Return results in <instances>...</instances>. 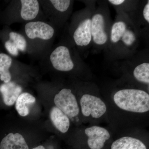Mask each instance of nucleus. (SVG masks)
<instances>
[{
	"instance_id": "nucleus-5",
	"label": "nucleus",
	"mask_w": 149,
	"mask_h": 149,
	"mask_svg": "<svg viewBox=\"0 0 149 149\" xmlns=\"http://www.w3.org/2000/svg\"><path fill=\"white\" fill-rule=\"evenodd\" d=\"M85 8L72 15L70 24L69 36L80 55H87L92 48L91 18L97 1H82Z\"/></svg>"
},
{
	"instance_id": "nucleus-13",
	"label": "nucleus",
	"mask_w": 149,
	"mask_h": 149,
	"mask_svg": "<svg viewBox=\"0 0 149 149\" xmlns=\"http://www.w3.org/2000/svg\"><path fill=\"white\" fill-rule=\"evenodd\" d=\"M50 5L52 17L57 27L63 26L72 13L74 1L70 0H51L48 1Z\"/></svg>"
},
{
	"instance_id": "nucleus-14",
	"label": "nucleus",
	"mask_w": 149,
	"mask_h": 149,
	"mask_svg": "<svg viewBox=\"0 0 149 149\" xmlns=\"http://www.w3.org/2000/svg\"><path fill=\"white\" fill-rule=\"evenodd\" d=\"M50 117L55 128L60 133H67L70 126L71 120L61 110L56 106L53 107L50 112Z\"/></svg>"
},
{
	"instance_id": "nucleus-1",
	"label": "nucleus",
	"mask_w": 149,
	"mask_h": 149,
	"mask_svg": "<svg viewBox=\"0 0 149 149\" xmlns=\"http://www.w3.org/2000/svg\"><path fill=\"white\" fill-rule=\"evenodd\" d=\"M102 96L107 107L106 121L113 133L144 129L148 125L149 91L146 89L121 77Z\"/></svg>"
},
{
	"instance_id": "nucleus-2",
	"label": "nucleus",
	"mask_w": 149,
	"mask_h": 149,
	"mask_svg": "<svg viewBox=\"0 0 149 149\" xmlns=\"http://www.w3.org/2000/svg\"><path fill=\"white\" fill-rule=\"evenodd\" d=\"M109 40L105 51L106 58L111 61L128 59L137 52L141 38L133 22L126 14L116 12Z\"/></svg>"
},
{
	"instance_id": "nucleus-9",
	"label": "nucleus",
	"mask_w": 149,
	"mask_h": 149,
	"mask_svg": "<svg viewBox=\"0 0 149 149\" xmlns=\"http://www.w3.org/2000/svg\"><path fill=\"white\" fill-rule=\"evenodd\" d=\"M105 149H149L148 135L145 129H130L114 133Z\"/></svg>"
},
{
	"instance_id": "nucleus-21",
	"label": "nucleus",
	"mask_w": 149,
	"mask_h": 149,
	"mask_svg": "<svg viewBox=\"0 0 149 149\" xmlns=\"http://www.w3.org/2000/svg\"><path fill=\"white\" fill-rule=\"evenodd\" d=\"M9 40L13 42L19 51L24 52L27 49V42L23 35L15 32H11L9 34Z\"/></svg>"
},
{
	"instance_id": "nucleus-17",
	"label": "nucleus",
	"mask_w": 149,
	"mask_h": 149,
	"mask_svg": "<svg viewBox=\"0 0 149 149\" xmlns=\"http://www.w3.org/2000/svg\"><path fill=\"white\" fill-rule=\"evenodd\" d=\"M0 149H30V148L21 134L10 133L1 141Z\"/></svg>"
},
{
	"instance_id": "nucleus-16",
	"label": "nucleus",
	"mask_w": 149,
	"mask_h": 149,
	"mask_svg": "<svg viewBox=\"0 0 149 149\" xmlns=\"http://www.w3.org/2000/svg\"><path fill=\"white\" fill-rule=\"evenodd\" d=\"M21 92L20 86L10 81L0 86V92L2 95L4 103L8 106L13 105Z\"/></svg>"
},
{
	"instance_id": "nucleus-4",
	"label": "nucleus",
	"mask_w": 149,
	"mask_h": 149,
	"mask_svg": "<svg viewBox=\"0 0 149 149\" xmlns=\"http://www.w3.org/2000/svg\"><path fill=\"white\" fill-rule=\"evenodd\" d=\"M56 71L73 74L77 80L92 81L91 68L83 60L69 36L56 46L49 57Z\"/></svg>"
},
{
	"instance_id": "nucleus-7",
	"label": "nucleus",
	"mask_w": 149,
	"mask_h": 149,
	"mask_svg": "<svg viewBox=\"0 0 149 149\" xmlns=\"http://www.w3.org/2000/svg\"><path fill=\"white\" fill-rule=\"evenodd\" d=\"M116 62L121 77L149 91L148 50L137 53L130 58Z\"/></svg>"
},
{
	"instance_id": "nucleus-3",
	"label": "nucleus",
	"mask_w": 149,
	"mask_h": 149,
	"mask_svg": "<svg viewBox=\"0 0 149 149\" xmlns=\"http://www.w3.org/2000/svg\"><path fill=\"white\" fill-rule=\"evenodd\" d=\"M75 81L74 90L83 124L99 125L106 120L107 107L98 85L92 81Z\"/></svg>"
},
{
	"instance_id": "nucleus-18",
	"label": "nucleus",
	"mask_w": 149,
	"mask_h": 149,
	"mask_svg": "<svg viewBox=\"0 0 149 149\" xmlns=\"http://www.w3.org/2000/svg\"><path fill=\"white\" fill-rule=\"evenodd\" d=\"M36 99L31 94L27 93H21L15 102V108L19 114L22 116H26L29 114V108L26 104L34 103Z\"/></svg>"
},
{
	"instance_id": "nucleus-19",
	"label": "nucleus",
	"mask_w": 149,
	"mask_h": 149,
	"mask_svg": "<svg viewBox=\"0 0 149 149\" xmlns=\"http://www.w3.org/2000/svg\"><path fill=\"white\" fill-rule=\"evenodd\" d=\"M109 4L113 6L116 11H120L126 15L135 10L139 5L140 1L137 0H108Z\"/></svg>"
},
{
	"instance_id": "nucleus-22",
	"label": "nucleus",
	"mask_w": 149,
	"mask_h": 149,
	"mask_svg": "<svg viewBox=\"0 0 149 149\" xmlns=\"http://www.w3.org/2000/svg\"><path fill=\"white\" fill-rule=\"evenodd\" d=\"M6 49L11 55L16 56L18 55L19 51L12 41L9 39L5 43Z\"/></svg>"
},
{
	"instance_id": "nucleus-8",
	"label": "nucleus",
	"mask_w": 149,
	"mask_h": 149,
	"mask_svg": "<svg viewBox=\"0 0 149 149\" xmlns=\"http://www.w3.org/2000/svg\"><path fill=\"white\" fill-rule=\"evenodd\" d=\"M82 128L76 149H105L113 138L109 128L99 125H84Z\"/></svg>"
},
{
	"instance_id": "nucleus-12",
	"label": "nucleus",
	"mask_w": 149,
	"mask_h": 149,
	"mask_svg": "<svg viewBox=\"0 0 149 149\" xmlns=\"http://www.w3.org/2000/svg\"><path fill=\"white\" fill-rule=\"evenodd\" d=\"M25 35L29 39L50 41L55 35V29L52 25L42 21L28 22L24 26Z\"/></svg>"
},
{
	"instance_id": "nucleus-20",
	"label": "nucleus",
	"mask_w": 149,
	"mask_h": 149,
	"mask_svg": "<svg viewBox=\"0 0 149 149\" xmlns=\"http://www.w3.org/2000/svg\"><path fill=\"white\" fill-rule=\"evenodd\" d=\"M12 64L11 57L6 54H0V79L5 83L10 82L11 74L10 68Z\"/></svg>"
},
{
	"instance_id": "nucleus-6",
	"label": "nucleus",
	"mask_w": 149,
	"mask_h": 149,
	"mask_svg": "<svg viewBox=\"0 0 149 149\" xmlns=\"http://www.w3.org/2000/svg\"><path fill=\"white\" fill-rule=\"evenodd\" d=\"M91 18L92 51L97 54L106 50L113 21L107 1H97Z\"/></svg>"
},
{
	"instance_id": "nucleus-23",
	"label": "nucleus",
	"mask_w": 149,
	"mask_h": 149,
	"mask_svg": "<svg viewBox=\"0 0 149 149\" xmlns=\"http://www.w3.org/2000/svg\"><path fill=\"white\" fill-rule=\"evenodd\" d=\"M31 149H47L46 147L44 146L43 145H40L34 147Z\"/></svg>"
},
{
	"instance_id": "nucleus-15",
	"label": "nucleus",
	"mask_w": 149,
	"mask_h": 149,
	"mask_svg": "<svg viewBox=\"0 0 149 149\" xmlns=\"http://www.w3.org/2000/svg\"><path fill=\"white\" fill-rule=\"evenodd\" d=\"M20 3L21 18L24 21H33L40 12L39 2L37 0H21Z\"/></svg>"
},
{
	"instance_id": "nucleus-10",
	"label": "nucleus",
	"mask_w": 149,
	"mask_h": 149,
	"mask_svg": "<svg viewBox=\"0 0 149 149\" xmlns=\"http://www.w3.org/2000/svg\"><path fill=\"white\" fill-rule=\"evenodd\" d=\"M54 101L55 106L66 114L71 121L78 125L83 124L75 90L63 87L56 94Z\"/></svg>"
},
{
	"instance_id": "nucleus-11",
	"label": "nucleus",
	"mask_w": 149,
	"mask_h": 149,
	"mask_svg": "<svg viewBox=\"0 0 149 149\" xmlns=\"http://www.w3.org/2000/svg\"><path fill=\"white\" fill-rule=\"evenodd\" d=\"M137 29L140 37L148 41L149 1H140L137 8L127 15Z\"/></svg>"
}]
</instances>
